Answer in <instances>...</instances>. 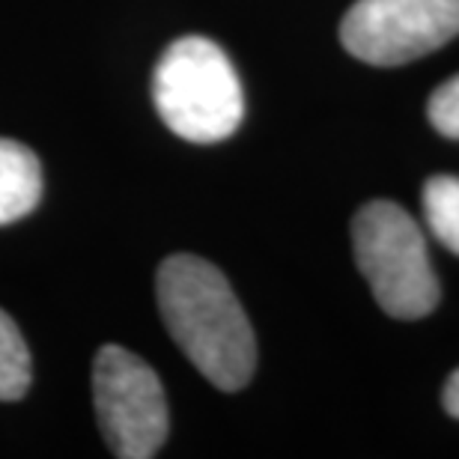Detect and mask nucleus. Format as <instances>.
I'll use <instances>...</instances> for the list:
<instances>
[{"label": "nucleus", "instance_id": "6e6552de", "mask_svg": "<svg viewBox=\"0 0 459 459\" xmlns=\"http://www.w3.org/2000/svg\"><path fill=\"white\" fill-rule=\"evenodd\" d=\"M30 388V352L18 325L0 310V400H22Z\"/></svg>", "mask_w": 459, "mask_h": 459}, {"label": "nucleus", "instance_id": "423d86ee", "mask_svg": "<svg viewBox=\"0 0 459 459\" xmlns=\"http://www.w3.org/2000/svg\"><path fill=\"white\" fill-rule=\"evenodd\" d=\"M42 197V164L24 143L0 137V227L30 215Z\"/></svg>", "mask_w": 459, "mask_h": 459}, {"label": "nucleus", "instance_id": "7ed1b4c3", "mask_svg": "<svg viewBox=\"0 0 459 459\" xmlns=\"http://www.w3.org/2000/svg\"><path fill=\"white\" fill-rule=\"evenodd\" d=\"M355 263L394 319H420L438 305V281L418 221L391 200H373L352 221Z\"/></svg>", "mask_w": 459, "mask_h": 459}, {"label": "nucleus", "instance_id": "1a4fd4ad", "mask_svg": "<svg viewBox=\"0 0 459 459\" xmlns=\"http://www.w3.org/2000/svg\"><path fill=\"white\" fill-rule=\"evenodd\" d=\"M429 126L445 137H459V75L445 81L442 87L429 96L427 105Z\"/></svg>", "mask_w": 459, "mask_h": 459}, {"label": "nucleus", "instance_id": "f03ea898", "mask_svg": "<svg viewBox=\"0 0 459 459\" xmlns=\"http://www.w3.org/2000/svg\"><path fill=\"white\" fill-rule=\"evenodd\" d=\"M152 102L182 141L218 143L242 126L245 96L227 54L204 36H182L161 54Z\"/></svg>", "mask_w": 459, "mask_h": 459}, {"label": "nucleus", "instance_id": "0eeeda50", "mask_svg": "<svg viewBox=\"0 0 459 459\" xmlns=\"http://www.w3.org/2000/svg\"><path fill=\"white\" fill-rule=\"evenodd\" d=\"M424 218L433 236L459 256V177H433L424 186Z\"/></svg>", "mask_w": 459, "mask_h": 459}, {"label": "nucleus", "instance_id": "f257e3e1", "mask_svg": "<svg viewBox=\"0 0 459 459\" xmlns=\"http://www.w3.org/2000/svg\"><path fill=\"white\" fill-rule=\"evenodd\" d=\"M155 292L164 325L188 361L215 388H245L256 367V341L224 274L204 256L173 254L159 265Z\"/></svg>", "mask_w": 459, "mask_h": 459}, {"label": "nucleus", "instance_id": "9d476101", "mask_svg": "<svg viewBox=\"0 0 459 459\" xmlns=\"http://www.w3.org/2000/svg\"><path fill=\"white\" fill-rule=\"evenodd\" d=\"M442 403H445L447 415L459 418V370H454V373H451V379H447L445 394H442Z\"/></svg>", "mask_w": 459, "mask_h": 459}, {"label": "nucleus", "instance_id": "39448f33", "mask_svg": "<svg viewBox=\"0 0 459 459\" xmlns=\"http://www.w3.org/2000/svg\"><path fill=\"white\" fill-rule=\"evenodd\" d=\"M459 36V0H355L343 48L370 66H403Z\"/></svg>", "mask_w": 459, "mask_h": 459}, {"label": "nucleus", "instance_id": "20e7f679", "mask_svg": "<svg viewBox=\"0 0 459 459\" xmlns=\"http://www.w3.org/2000/svg\"><path fill=\"white\" fill-rule=\"evenodd\" d=\"M99 427L119 459H150L168 438V397L143 358L123 346L99 349L93 364Z\"/></svg>", "mask_w": 459, "mask_h": 459}]
</instances>
